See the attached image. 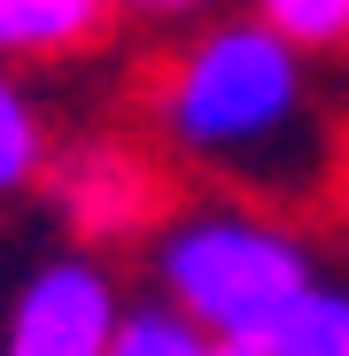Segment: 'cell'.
Segmentation results:
<instances>
[{"instance_id": "obj_1", "label": "cell", "mask_w": 349, "mask_h": 356, "mask_svg": "<svg viewBox=\"0 0 349 356\" xmlns=\"http://www.w3.org/2000/svg\"><path fill=\"white\" fill-rule=\"evenodd\" d=\"M155 132L187 170L225 178L249 202H303L334 170L311 54H295L256 8L202 24L155 70Z\"/></svg>"}, {"instance_id": "obj_2", "label": "cell", "mask_w": 349, "mask_h": 356, "mask_svg": "<svg viewBox=\"0 0 349 356\" xmlns=\"http://www.w3.org/2000/svg\"><path fill=\"white\" fill-rule=\"evenodd\" d=\"M311 271H318V248L272 202H249V194L179 202L148 225L155 294L179 318H194L210 341H256Z\"/></svg>"}, {"instance_id": "obj_3", "label": "cell", "mask_w": 349, "mask_h": 356, "mask_svg": "<svg viewBox=\"0 0 349 356\" xmlns=\"http://www.w3.org/2000/svg\"><path fill=\"white\" fill-rule=\"evenodd\" d=\"M116 318H125V286L101 248L78 241L24 271V286L0 310V356H101Z\"/></svg>"}, {"instance_id": "obj_4", "label": "cell", "mask_w": 349, "mask_h": 356, "mask_svg": "<svg viewBox=\"0 0 349 356\" xmlns=\"http://www.w3.org/2000/svg\"><path fill=\"white\" fill-rule=\"evenodd\" d=\"M39 186H54V202H63V217H70V232L86 248L132 241V232H148L171 209L155 163L140 147H125V140H86L78 155H47Z\"/></svg>"}, {"instance_id": "obj_5", "label": "cell", "mask_w": 349, "mask_h": 356, "mask_svg": "<svg viewBox=\"0 0 349 356\" xmlns=\"http://www.w3.org/2000/svg\"><path fill=\"white\" fill-rule=\"evenodd\" d=\"M116 0H0V54L8 63H63L109 39Z\"/></svg>"}, {"instance_id": "obj_6", "label": "cell", "mask_w": 349, "mask_h": 356, "mask_svg": "<svg viewBox=\"0 0 349 356\" xmlns=\"http://www.w3.org/2000/svg\"><path fill=\"white\" fill-rule=\"evenodd\" d=\"M256 341L272 356H349V286L326 279V271H311Z\"/></svg>"}, {"instance_id": "obj_7", "label": "cell", "mask_w": 349, "mask_h": 356, "mask_svg": "<svg viewBox=\"0 0 349 356\" xmlns=\"http://www.w3.org/2000/svg\"><path fill=\"white\" fill-rule=\"evenodd\" d=\"M47 155H54V140H47L39 101L0 70V194H31L47 178Z\"/></svg>"}, {"instance_id": "obj_8", "label": "cell", "mask_w": 349, "mask_h": 356, "mask_svg": "<svg viewBox=\"0 0 349 356\" xmlns=\"http://www.w3.org/2000/svg\"><path fill=\"white\" fill-rule=\"evenodd\" d=\"M101 356H210V333L155 294V302H125V318H116Z\"/></svg>"}, {"instance_id": "obj_9", "label": "cell", "mask_w": 349, "mask_h": 356, "mask_svg": "<svg viewBox=\"0 0 349 356\" xmlns=\"http://www.w3.org/2000/svg\"><path fill=\"white\" fill-rule=\"evenodd\" d=\"M256 16L295 54H341L349 47V0H256Z\"/></svg>"}, {"instance_id": "obj_10", "label": "cell", "mask_w": 349, "mask_h": 356, "mask_svg": "<svg viewBox=\"0 0 349 356\" xmlns=\"http://www.w3.org/2000/svg\"><path fill=\"white\" fill-rule=\"evenodd\" d=\"M116 8H132V16H148V24H187V16H210L217 0H116Z\"/></svg>"}, {"instance_id": "obj_11", "label": "cell", "mask_w": 349, "mask_h": 356, "mask_svg": "<svg viewBox=\"0 0 349 356\" xmlns=\"http://www.w3.org/2000/svg\"><path fill=\"white\" fill-rule=\"evenodd\" d=\"M210 356H272L264 341H210Z\"/></svg>"}]
</instances>
